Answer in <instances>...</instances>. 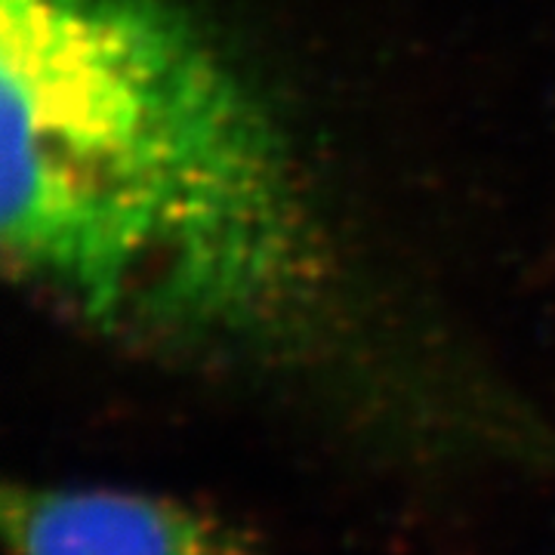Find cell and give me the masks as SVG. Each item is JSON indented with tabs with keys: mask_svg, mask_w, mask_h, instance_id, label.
I'll return each instance as SVG.
<instances>
[{
	"mask_svg": "<svg viewBox=\"0 0 555 555\" xmlns=\"http://www.w3.org/2000/svg\"><path fill=\"white\" fill-rule=\"evenodd\" d=\"M3 262L83 327L275 346L327 297L291 139L185 0H0Z\"/></svg>",
	"mask_w": 555,
	"mask_h": 555,
	"instance_id": "obj_1",
	"label": "cell"
},
{
	"mask_svg": "<svg viewBox=\"0 0 555 555\" xmlns=\"http://www.w3.org/2000/svg\"><path fill=\"white\" fill-rule=\"evenodd\" d=\"M0 518L13 555H257L214 513L118 488L10 485Z\"/></svg>",
	"mask_w": 555,
	"mask_h": 555,
	"instance_id": "obj_2",
	"label": "cell"
}]
</instances>
